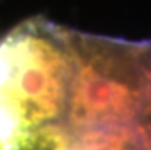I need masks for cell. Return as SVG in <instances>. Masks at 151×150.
Segmentation results:
<instances>
[{
	"label": "cell",
	"instance_id": "cell-1",
	"mask_svg": "<svg viewBox=\"0 0 151 150\" xmlns=\"http://www.w3.org/2000/svg\"><path fill=\"white\" fill-rule=\"evenodd\" d=\"M72 74L64 112L66 130L134 124L144 107L151 78L140 43L70 29Z\"/></svg>",
	"mask_w": 151,
	"mask_h": 150
},
{
	"label": "cell",
	"instance_id": "cell-2",
	"mask_svg": "<svg viewBox=\"0 0 151 150\" xmlns=\"http://www.w3.org/2000/svg\"><path fill=\"white\" fill-rule=\"evenodd\" d=\"M70 29L43 17L0 38V95L20 113L24 130L61 118L72 74Z\"/></svg>",
	"mask_w": 151,
	"mask_h": 150
},
{
	"label": "cell",
	"instance_id": "cell-3",
	"mask_svg": "<svg viewBox=\"0 0 151 150\" xmlns=\"http://www.w3.org/2000/svg\"><path fill=\"white\" fill-rule=\"evenodd\" d=\"M66 132L70 144L69 150H142L137 132L133 124Z\"/></svg>",
	"mask_w": 151,
	"mask_h": 150
},
{
	"label": "cell",
	"instance_id": "cell-4",
	"mask_svg": "<svg viewBox=\"0 0 151 150\" xmlns=\"http://www.w3.org/2000/svg\"><path fill=\"white\" fill-rule=\"evenodd\" d=\"M26 130L15 106L0 95V150H19Z\"/></svg>",
	"mask_w": 151,
	"mask_h": 150
},
{
	"label": "cell",
	"instance_id": "cell-5",
	"mask_svg": "<svg viewBox=\"0 0 151 150\" xmlns=\"http://www.w3.org/2000/svg\"><path fill=\"white\" fill-rule=\"evenodd\" d=\"M150 78H151V75H150ZM133 126H134V129L137 132L142 150H151V87L148 91L144 107H142L139 117H137V120L134 121Z\"/></svg>",
	"mask_w": 151,
	"mask_h": 150
},
{
	"label": "cell",
	"instance_id": "cell-6",
	"mask_svg": "<svg viewBox=\"0 0 151 150\" xmlns=\"http://www.w3.org/2000/svg\"><path fill=\"white\" fill-rule=\"evenodd\" d=\"M140 54L148 74L151 75V41H140Z\"/></svg>",
	"mask_w": 151,
	"mask_h": 150
}]
</instances>
